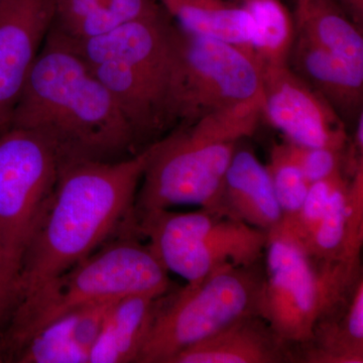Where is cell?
<instances>
[{
    "label": "cell",
    "instance_id": "obj_15",
    "mask_svg": "<svg viewBox=\"0 0 363 363\" xmlns=\"http://www.w3.org/2000/svg\"><path fill=\"white\" fill-rule=\"evenodd\" d=\"M288 351L262 317L250 316L181 351L169 363L286 362Z\"/></svg>",
    "mask_w": 363,
    "mask_h": 363
},
{
    "label": "cell",
    "instance_id": "obj_18",
    "mask_svg": "<svg viewBox=\"0 0 363 363\" xmlns=\"http://www.w3.org/2000/svg\"><path fill=\"white\" fill-rule=\"evenodd\" d=\"M184 32L222 40L250 52L255 21L235 0H157Z\"/></svg>",
    "mask_w": 363,
    "mask_h": 363
},
{
    "label": "cell",
    "instance_id": "obj_27",
    "mask_svg": "<svg viewBox=\"0 0 363 363\" xmlns=\"http://www.w3.org/2000/svg\"><path fill=\"white\" fill-rule=\"evenodd\" d=\"M0 362H2V358H1V357H0Z\"/></svg>",
    "mask_w": 363,
    "mask_h": 363
},
{
    "label": "cell",
    "instance_id": "obj_7",
    "mask_svg": "<svg viewBox=\"0 0 363 363\" xmlns=\"http://www.w3.org/2000/svg\"><path fill=\"white\" fill-rule=\"evenodd\" d=\"M264 281L259 262L219 269L171 297L164 295L136 362L169 363L234 322L260 316Z\"/></svg>",
    "mask_w": 363,
    "mask_h": 363
},
{
    "label": "cell",
    "instance_id": "obj_23",
    "mask_svg": "<svg viewBox=\"0 0 363 363\" xmlns=\"http://www.w3.org/2000/svg\"><path fill=\"white\" fill-rule=\"evenodd\" d=\"M286 155L302 171L310 185L342 171L343 152L327 147H310L283 143Z\"/></svg>",
    "mask_w": 363,
    "mask_h": 363
},
{
    "label": "cell",
    "instance_id": "obj_8",
    "mask_svg": "<svg viewBox=\"0 0 363 363\" xmlns=\"http://www.w3.org/2000/svg\"><path fill=\"white\" fill-rule=\"evenodd\" d=\"M133 228L147 238V247L166 271L187 284L225 267L262 262L269 240L266 230L204 209L150 212L133 219Z\"/></svg>",
    "mask_w": 363,
    "mask_h": 363
},
{
    "label": "cell",
    "instance_id": "obj_26",
    "mask_svg": "<svg viewBox=\"0 0 363 363\" xmlns=\"http://www.w3.org/2000/svg\"><path fill=\"white\" fill-rule=\"evenodd\" d=\"M344 11L358 26H362L363 0H337Z\"/></svg>",
    "mask_w": 363,
    "mask_h": 363
},
{
    "label": "cell",
    "instance_id": "obj_4",
    "mask_svg": "<svg viewBox=\"0 0 363 363\" xmlns=\"http://www.w3.org/2000/svg\"><path fill=\"white\" fill-rule=\"evenodd\" d=\"M262 102L207 114L150 145L133 217L194 205L220 215L227 169L240 140L252 135Z\"/></svg>",
    "mask_w": 363,
    "mask_h": 363
},
{
    "label": "cell",
    "instance_id": "obj_24",
    "mask_svg": "<svg viewBox=\"0 0 363 363\" xmlns=\"http://www.w3.org/2000/svg\"><path fill=\"white\" fill-rule=\"evenodd\" d=\"M109 0H56L55 20L58 30H66L86 16L104 7Z\"/></svg>",
    "mask_w": 363,
    "mask_h": 363
},
{
    "label": "cell",
    "instance_id": "obj_12",
    "mask_svg": "<svg viewBox=\"0 0 363 363\" xmlns=\"http://www.w3.org/2000/svg\"><path fill=\"white\" fill-rule=\"evenodd\" d=\"M56 0H0V131L11 117L40 43L55 20Z\"/></svg>",
    "mask_w": 363,
    "mask_h": 363
},
{
    "label": "cell",
    "instance_id": "obj_5",
    "mask_svg": "<svg viewBox=\"0 0 363 363\" xmlns=\"http://www.w3.org/2000/svg\"><path fill=\"white\" fill-rule=\"evenodd\" d=\"M133 231L117 233L32 298L18 305L0 335V357L11 362L33 334L84 306L131 295H167L171 281L156 255Z\"/></svg>",
    "mask_w": 363,
    "mask_h": 363
},
{
    "label": "cell",
    "instance_id": "obj_10",
    "mask_svg": "<svg viewBox=\"0 0 363 363\" xmlns=\"http://www.w3.org/2000/svg\"><path fill=\"white\" fill-rule=\"evenodd\" d=\"M176 40L178 121L191 123L212 112L262 101V71L252 54L178 26Z\"/></svg>",
    "mask_w": 363,
    "mask_h": 363
},
{
    "label": "cell",
    "instance_id": "obj_9",
    "mask_svg": "<svg viewBox=\"0 0 363 363\" xmlns=\"http://www.w3.org/2000/svg\"><path fill=\"white\" fill-rule=\"evenodd\" d=\"M61 164L58 152L40 135L18 128L0 131V238L16 286Z\"/></svg>",
    "mask_w": 363,
    "mask_h": 363
},
{
    "label": "cell",
    "instance_id": "obj_21",
    "mask_svg": "<svg viewBox=\"0 0 363 363\" xmlns=\"http://www.w3.org/2000/svg\"><path fill=\"white\" fill-rule=\"evenodd\" d=\"M161 11L162 6L157 0H109L104 7L68 30H57L71 39H89L111 33L131 21L149 18Z\"/></svg>",
    "mask_w": 363,
    "mask_h": 363
},
{
    "label": "cell",
    "instance_id": "obj_14",
    "mask_svg": "<svg viewBox=\"0 0 363 363\" xmlns=\"http://www.w3.org/2000/svg\"><path fill=\"white\" fill-rule=\"evenodd\" d=\"M289 66L346 121L362 112L363 68L296 35Z\"/></svg>",
    "mask_w": 363,
    "mask_h": 363
},
{
    "label": "cell",
    "instance_id": "obj_16",
    "mask_svg": "<svg viewBox=\"0 0 363 363\" xmlns=\"http://www.w3.org/2000/svg\"><path fill=\"white\" fill-rule=\"evenodd\" d=\"M220 214L266 231L283 216L269 171L250 150L234 152L224 178Z\"/></svg>",
    "mask_w": 363,
    "mask_h": 363
},
{
    "label": "cell",
    "instance_id": "obj_25",
    "mask_svg": "<svg viewBox=\"0 0 363 363\" xmlns=\"http://www.w3.org/2000/svg\"><path fill=\"white\" fill-rule=\"evenodd\" d=\"M16 305V286L0 238V335L11 321Z\"/></svg>",
    "mask_w": 363,
    "mask_h": 363
},
{
    "label": "cell",
    "instance_id": "obj_13",
    "mask_svg": "<svg viewBox=\"0 0 363 363\" xmlns=\"http://www.w3.org/2000/svg\"><path fill=\"white\" fill-rule=\"evenodd\" d=\"M116 301L84 306L50 322L21 346L11 362H89L91 351Z\"/></svg>",
    "mask_w": 363,
    "mask_h": 363
},
{
    "label": "cell",
    "instance_id": "obj_17",
    "mask_svg": "<svg viewBox=\"0 0 363 363\" xmlns=\"http://www.w3.org/2000/svg\"><path fill=\"white\" fill-rule=\"evenodd\" d=\"M162 297L131 295L116 301L91 351L89 362H138Z\"/></svg>",
    "mask_w": 363,
    "mask_h": 363
},
{
    "label": "cell",
    "instance_id": "obj_6",
    "mask_svg": "<svg viewBox=\"0 0 363 363\" xmlns=\"http://www.w3.org/2000/svg\"><path fill=\"white\" fill-rule=\"evenodd\" d=\"M359 264V259H313L269 238L260 317L286 345L312 342L318 327L347 302Z\"/></svg>",
    "mask_w": 363,
    "mask_h": 363
},
{
    "label": "cell",
    "instance_id": "obj_19",
    "mask_svg": "<svg viewBox=\"0 0 363 363\" xmlns=\"http://www.w3.org/2000/svg\"><path fill=\"white\" fill-rule=\"evenodd\" d=\"M296 35L363 68L362 26L337 0H295Z\"/></svg>",
    "mask_w": 363,
    "mask_h": 363
},
{
    "label": "cell",
    "instance_id": "obj_20",
    "mask_svg": "<svg viewBox=\"0 0 363 363\" xmlns=\"http://www.w3.org/2000/svg\"><path fill=\"white\" fill-rule=\"evenodd\" d=\"M252 16L255 35L250 45L260 70L289 65L296 39L295 21L281 0H235Z\"/></svg>",
    "mask_w": 363,
    "mask_h": 363
},
{
    "label": "cell",
    "instance_id": "obj_11",
    "mask_svg": "<svg viewBox=\"0 0 363 363\" xmlns=\"http://www.w3.org/2000/svg\"><path fill=\"white\" fill-rule=\"evenodd\" d=\"M262 116L286 140L344 152L346 124L323 96L290 66L262 69Z\"/></svg>",
    "mask_w": 363,
    "mask_h": 363
},
{
    "label": "cell",
    "instance_id": "obj_2",
    "mask_svg": "<svg viewBox=\"0 0 363 363\" xmlns=\"http://www.w3.org/2000/svg\"><path fill=\"white\" fill-rule=\"evenodd\" d=\"M9 128L44 138L62 164L136 154L135 133L116 100L57 30L33 63Z\"/></svg>",
    "mask_w": 363,
    "mask_h": 363
},
{
    "label": "cell",
    "instance_id": "obj_1",
    "mask_svg": "<svg viewBox=\"0 0 363 363\" xmlns=\"http://www.w3.org/2000/svg\"><path fill=\"white\" fill-rule=\"evenodd\" d=\"M150 150V145L116 162L61 164L56 188L23 257L16 308L130 226Z\"/></svg>",
    "mask_w": 363,
    "mask_h": 363
},
{
    "label": "cell",
    "instance_id": "obj_22",
    "mask_svg": "<svg viewBox=\"0 0 363 363\" xmlns=\"http://www.w3.org/2000/svg\"><path fill=\"white\" fill-rule=\"evenodd\" d=\"M266 167L283 215L297 211L304 202L310 184L297 164L288 157L283 143L272 147Z\"/></svg>",
    "mask_w": 363,
    "mask_h": 363
},
{
    "label": "cell",
    "instance_id": "obj_3",
    "mask_svg": "<svg viewBox=\"0 0 363 363\" xmlns=\"http://www.w3.org/2000/svg\"><path fill=\"white\" fill-rule=\"evenodd\" d=\"M176 32V23L162 9L89 39H71L59 32L109 91L138 143L178 121Z\"/></svg>",
    "mask_w": 363,
    "mask_h": 363
}]
</instances>
